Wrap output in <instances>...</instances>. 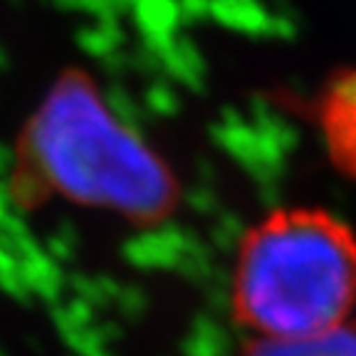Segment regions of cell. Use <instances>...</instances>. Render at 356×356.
<instances>
[{
  "label": "cell",
  "instance_id": "6da1fadb",
  "mask_svg": "<svg viewBox=\"0 0 356 356\" xmlns=\"http://www.w3.org/2000/svg\"><path fill=\"white\" fill-rule=\"evenodd\" d=\"M15 186L22 200L57 193L139 222L163 220L178 200L168 166L111 117L82 72L62 74L28 124Z\"/></svg>",
  "mask_w": 356,
  "mask_h": 356
},
{
  "label": "cell",
  "instance_id": "7a4b0ae2",
  "mask_svg": "<svg viewBox=\"0 0 356 356\" xmlns=\"http://www.w3.org/2000/svg\"><path fill=\"white\" fill-rule=\"evenodd\" d=\"M233 314L255 339H297L349 322L356 235L322 208H282L240 240Z\"/></svg>",
  "mask_w": 356,
  "mask_h": 356
},
{
  "label": "cell",
  "instance_id": "3957f363",
  "mask_svg": "<svg viewBox=\"0 0 356 356\" xmlns=\"http://www.w3.org/2000/svg\"><path fill=\"white\" fill-rule=\"evenodd\" d=\"M319 124L332 159L356 176V74L332 82L319 106Z\"/></svg>",
  "mask_w": 356,
  "mask_h": 356
},
{
  "label": "cell",
  "instance_id": "277c9868",
  "mask_svg": "<svg viewBox=\"0 0 356 356\" xmlns=\"http://www.w3.org/2000/svg\"><path fill=\"white\" fill-rule=\"evenodd\" d=\"M238 356H356V319L297 339H252Z\"/></svg>",
  "mask_w": 356,
  "mask_h": 356
}]
</instances>
